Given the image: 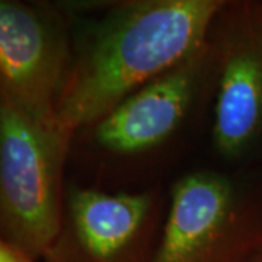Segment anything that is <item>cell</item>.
Here are the masks:
<instances>
[{"mask_svg": "<svg viewBox=\"0 0 262 262\" xmlns=\"http://www.w3.org/2000/svg\"><path fill=\"white\" fill-rule=\"evenodd\" d=\"M225 0H127L86 29L58 96L57 122L77 134L206 44Z\"/></svg>", "mask_w": 262, "mask_h": 262, "instance_id": "6da1fadb", "label": "cell"}, {"mask_svg": "<svg viewBox=\"0 0 262 262\" xmlns=\"http://www.w3.org/2000/svg\"><path fill=\"white\" fill-rule=\"evenodd\" d=\"M75 134L0 91V236L41 261L61 227L64 165Z\"/></svg>", "mask_w": 262, "mask_h": 262, "instance_id": "7a4b0ae2", "label": "cell"}, {"mask_svg": "<svg viewBox=\"0 0 262 262\" xmlns=\"http://www.w3.org/2000/svg\"><path fill=\"white\" fill-rule=\"evenodd\" d=\"M262 251V213L215 170L179 178L151 262H252Z\"/></svg>", "mask_w": 262, "mask_h": 262, "instance_id": "3957f363", "label": "cell"}, {"mask_svg": "<svg viewBox=\"0 0 262 262\" xmlns=\"http://www.w3.org/2000/svg\"><path fill=\"white\" fill-rule=\"evenodd\" d=\"M211 137L226 159L262 146V3L225 2L208 34Z\"/></svg>", "mask_w": 262, "mask_h": 262, "instance_id": "277c9868", "label": "cell"}, {"mask_svg": "<svg viewBox=\"0 0 262 262\" xmlns=\"http://www.w3.org/2000/svg\"><path fill=\"white\" fill-rule=\"evenodd\" d=\"M168 204L159 189L70 187L42 262H151Z\"/></svg>", "mask_w": 262, "mask_h": 262, "instance_id": "5b68a950", "label": "cell"}, {"mask_svg": "<svg viewBox=\"0 0 262 262\" xmlns=\"http://www.w3.org/2000/svg\"><path fill=\"white\" fill-rule=\"evenodd\" d=\"M72 58V35L60 10L0 0V91L19 108L41 121H57Z\"/></svg>", "mask_w": 262, "mask_h": 262, "instance_id": "8992f818", "label": "cell"}, {"mask_svg": "<svg viewBox=\"0 0 262 262\" xmlns=\"http://www.w3.org/2000/svg\"><path fill=\"white\" fill-rule=\"evenodd\" d=\"M211 51L206 41L86 128L92 146L108 158L133 159L168 144L185 125L200 96L211 89Z\"/></svg>", "mask_w": 262, "mask_h": 262, "instance_id": "52a82bcc", "label": "cell"}, {"mask_svg": "<svg viewBox=\"0 0 262 262\" xmlns=\"http://www.w3.org/2000/svg\"><path fill=\"white\" fill-rule=\"evenodd\" d=\"M0 262H39L0 236Z\"/></svg>", "mask_w": 262, "mask_h": 262, "instance_id": "ba28073f", "label": "cell"}, {"mask_svg": "<svg viewBox=\"0 0 262 262\" xmlns=\"http://www.w3.org/2000/svg\"><path fill=\"white\" fill-rule=\"evenodd\" d=\"M252 262H262V251L259 253H258V255H256L255 258H253Z\"/></svg>", "mask_w": 262, "mask_h": 262, "instance_id": "9c48e42d", "label": "cell"}]
</instances>
